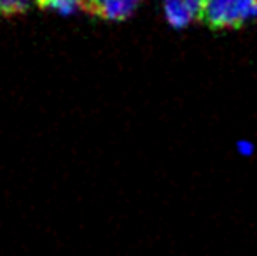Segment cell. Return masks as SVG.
Returning <instances> with one entry per match:
<instances>
[{"label": "cell", "instance_id": "obj_5", "mask_svg": "<svg viewBox=\"0 0 257 256\" xmlns=\"http://www.w3.org/2000/svg\"><path fill=\"white\" fill-rule=\"evenodd\" d=\"M37 0H0V13L6 16L25 13L32 7V4Z\"/></svg>", "mask_w": 257, "mask_h": 256}, {"label": "cell", "instance_id": "obj_4", "mask_svg": "<svg viewBox=\"0 0 257 256\" xmlns=\"http://www.w3.org/2000/svg\"><path fill=\"white\" fill-rule=\"evenodd\" d=\"M42 9H51L61 16H70L75 14L81 7V0H37Z\"/></svg>", "mask_w": 257, "mask_h": 256}, {"label": "cell", "instance_id": "obj_3", "mask_svg": "<svg viewBox=\"0 0 257 256\" xmlns=\"http://www.w3.org/2000/svg\"><path fill=\"white\" fill-rule=\"evenodd\" d=\"M142 0H95L91 14L102 16L105 20L121 21L126 20Z\"/></svg>", "mask_w": 257, "mask_h": 256}, {"label": "cell", "instance_id": "obj_6", "mask_svg": "<svg viewBox=\"0 0 257 256\" xmlns=\"http://www.w3.org/2000/svg\"><path fill=\"white\" fill-rule=\"evenodd\" d=\"M238 147H240V151L243 154H250L252 153V144H248V142H240V144H238Z\"/></svg>", "mask_w": 257, "mask_h": 256}, {"label": "cell", "instance_id": "obj_1", "mask_svg": "<svg viewBox=\"0 0 257 256\" xmlns=\"http://www.w3.org/2000/svg\"><path fill=\"white\" fill-rule=\"evenodd\" d=\"M257 0H203L200 20L210 28H240L254 18Z\"/></svg>", "mask_w": 257, "mask_h": 256}, {"label": "cell", "instance_id": "obj_2", "mask_svg": "<svg viewBox=\"0 0 257 256\" xmlns=\"http://www.w3.org/2000/svg\"><path fill=\"white\" fill-rule=\"evenodd\" d=\"M203 0H165V16L173 28H184L200 16Z\"/></svg>", "mask_w": 257, "mask_h": 256}]
</instances>
